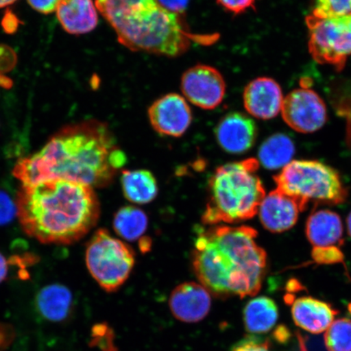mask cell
Wrapping results in <instances>:
<instances>
[{
    "label": "cell",
    "mask_w": 351,
    "mask_h": 351,
    "mask_svg": "<svg viewBox=\"0 0 351 351\" xmlns=\"http://www.w3.org/2000/svg\"><path fill=\"white\" fill-rule=\"evenodd\" d=\"M14 216H16V202L5 192L0 191V226L6 225Z\"/></svg>",
    "instance_id": "cell-27"
},
{
    "label": "cell",
    "mask_w": 351,
    "mask_h": 351,
    "mask_svg": "<svg viewBox=\"0 0 351 351\" xmlns=\"http://www.w3.org/2000/svg\"><path fill=\"white\" fill-rule=\"evenodd\" d=\"M289 335V331L287 328L285 327H279L276 329L275 332L276 339L279 341H287Z\"/></svg>",
    "instance_id": "cell-35"
},
{
    "label": "cell",
    "mask_w": 351,
    "mask_h": 351,
    "mask_svg": "<svg viewBox=\"0 0 351 351\" xmlns=\"http://www.w3.org/2000/svg\"><path fill=\"white\" fill-rule=\"evenodd\" d=\"M313 257L319 263H332L342 261L343 256L339 247L322 248L313 250Z\"/></svg>",
    "instance_id": "cell-30"
},
{
    "label": "cell",
    "mask_w": 351,
    "mask_h": 351,
    "mask_svg": "<svg viewBox=\"0 0 351 351\" xmlns=\"http://www.w3.org/2000/svg\"><path fill=\"white\" fill-rule=\"evenodd\" d=\"M309 51L318 63L344 67L351 55V14L331 19L306 17Z\"/></svg>",
    "instance_id": "cell-8"
},
{
    "label": "cell",
    "mask_w": 351,
    "mask_h": 351,
    "mask_svg": "<svg viewBox=\"0 0 351 351\" xmlns=\"http://www.w3.org/2000/svg\"><path fill=\"white\" fill-rule=\"evenodd\" d=\"M97 10L115 32L121 45L133 51L176 57L193 43H212L215 35L189 32L182 16L165 10L157 0H107Z\"/></svg>",
    "instance_id": "cell-4"
},
{
    "label": "cell",
    "mask_w": 351,
    "mask_h": 351,
    "mask_svg": "<svg viewBox=\"0 0 351 351\" xmlns=\"http://www.w3.org/2000/svg\"><path fill=\"white\" fill-rule=\"evenodd\" d=\"M351 14V0H315L313 15L317 19H331Z\"/></svg>",
    "instance_id": "cell-25"
},
{
    "label": "cell",
    "mask_w": 351,
    "mask_h": 351,
    "mask_svg": "<svg viewBox=\"0 0 351 351\" xmlns=\"http://www.w3.org/2000/svg\"><path fill=\"white\" fill-rule=\"evenodd\" d=\"M276 189L295 199L302 210L310 203H343L348 191L337 171L322 162L293 160L275 176Z\"/></svg>",
    "instance_id": "cell-6"
},
{
    "label": "cell",
    "mask_w": 351,
    "mask_h": 351,
    "mask_svg": "<svg viewBox=\"0 0 351 351\" xmlns=\"http://www.w3.org/2000/svg\"><path fill=\"white\" fill-rule=\"evenodd\" d=\"M291 311L297 326L315 335L326 331L337 313L327 302L311 297L297 298Z\"/></svg>",
    "instance_id": "cell-17"
},
{
    "label": "cell",
    "mask_w": 351,
    "mask_h": 351,
    "mask_svg": "<svg viewBox=\"0 0 351 351\" xmlns=\"http://www.w3.org/2000/svg\"><path fill=\"white\" fill-rule=\"evenodd\" d=\"M324 341L328 351H351V319L341 318L332 322Z\"/></svg>",
    "instance_id": "cell-24"
},
{
    "label": "cell",
    "mask_w": 351,
    "mask_h": 351,
    "mask_svg": "<svg viewBox=\"0 0 351 351\" xmlns=\"http://www.w3.org/2000/svg\"><path fill=\"white\" fill-rule=\"evenodd\" d=\"M298 341H300V349H301V351H307L306 350V348L305 346V344H304V339H302V337H301V335H298Z\"/></svg>",
    "instance_id": "cell-38"
},
{
    "label": "cell",
    "mask_w": 351,
    "mask_h": 351,
    "mask_svg": "<svg viewBox=\"0 0 351 351\" xmlns=\"http://www.w3.org/2000/svg\"><path fill=\"white\" fill-rule=\"evenodd\" d=\"M73 295L60 284L47 285L36 296V306L42 317L52 322H63L71 313Z\"/></svg>",
    "instance_id": "cell-19"
},
{
    "label": "cell",
    "mask_w": 351,
    "mask_h": 351,
    "mask_svg": "<svg viewBox=\"0 0 351 351\" xmlns=\"http://www.w3.org/2000/svg\"><path fill=\"white\" fill-rule=\"evenodd\" d=\"M283 101L280 86L269 77L254 79L244 90V107L250 115L258 119L269 120L278 116Z\"/></svg>",
    "instance_id": "cell-14"
},
{
    "label": "cell",
    "mask_w": 351,
    "mask_h": 351,
    "mask_svg": "<svg viewBox=\"0 0 351 351\" xmlns=\"http://www.w3.org/2000/svg\"><path fill=\"white\" fill-rule=\"evenodd\" d=\"M121 183L125 199L133 204L151 203L158 195L156 179L148 170H123Z\"/></svg>",
    "instance_id": "cell-20"
},
{
    "label": "cell",
    "mask_w": 351,
    "mask_h": 351,
    "mask_svg": "<svg viewBox=\"0 0 351 351\" xmlns=\"http://www.w3.org/2000/svg\"><path fill=\"white\" fill-rule=\"evenodd\" d=\"M216 139L223 151L243 154L253 147L257 138L256 123L240 112L227 114L215 129Z\"/></svg>",
    "instance_id": "cell-13"
},
{
    "label": "cell",
    "mask_w": 351,
    "mask_h": 351,
    "mask_svg": "<svg viewBox=\"0 0 351 351\" xmlns=\"http://www.w3.org/2000/svg\"><path fill=\"white\" fill-rule=\"evenodd\" d=\"M212 306V297L204 285L185 282L178 285L169 297V308L176 319L185 323L203 320Z\"/></svg>",
    "instance_id": "cell-12"
},
{
    "label": "cell",
    "mask_w": 351,
    "mask_h": 351,
    "mask_svg": "<svg viewBox=\"0 0 351 351\" xmlns=\"http://www.w3.org/2000/svg\"><path fill=\"white\" fill-rule=\"evenodd\" d=\"M283 120L293 130L309 134L322 129L327 121V109L324 101L315 91L298 89L284 99Z\"/></svg>",
    "instance_id": "cell-9"
},
{
    "label": "cell",
    "mask_w": 351,
    "mask_h": 351,
    "mask_svg": "<svg viewBox=\"0 0 351 351\" xmlns=\"http://www.w3.org/2000/svg\"><path fill=\"white\" fill-rule=\"evenodd\" d=\"M306 234L314 248L337 247L342 243L343 225L339 214L319 210L307 219Z\"/></svg>",
    "instance_id": "cell-18"
},
{
    "label": "cell",
    "mask_w": 351,
    "mask_h": 351,
    "mask_svg": "<svg viewBox=\"0 0 351 351\" xmlns=\"http://www.w3.org/2000/svg\"><path fill=\"white\" fill-rule=\"evenodd\" d=\"M219 5L234 14H241L253 8L256 0H217Z\"/></svg>",
    "instance_id": "cell-28"
},
{
    "label": "cell",
    "mask_w": 351,
    "mask_h": 351,
    "mask_svg": "<svg viewBox=\"0 0 351 351\" xmlns=\"http://www.w3.org/2000/svg\"><path fill=\"white\" fill-rule=\"evenodd\" d=\"M15 202L22 230L43 244L75 243L100 217L94 188L67 180L21 185Z\"/></svg>",
    "instance_id": "cell-3"
},
{
    "label": "cell",
    "mask_w": 351,
    "mask_h": 351,
    "mask_svg": "<svg viewBox=\"0 0 351 351\" xmlns=\"http://www.w3.org/2000/svg\"><path fill=\"white\" fill-rule=\"evenodd\" d=\"M279 317L278 306L265 296L252 298L243 310L245 329L254 335L269 332Z\"/></svg>",
    "instance_id": "cell-21"
},
{
    "label": "cell",
    "mask_w": 351,
    "mask_h": 351,
    "mask_svg": "<svg viewBox=\"0 0 351 351\" xmlns=\"http://www.w3.org/2000/svg\"><path fill=\"white\" fill-rule=\"evenodd\" d=\"M231 351H271L267 341H262L254 337L245 339L236 344Z\"/></svg>",
    "instance_id": "cell-29"
},
{
    "label": "cell",
    "mask_w": 351,
    "mask_h": 351,
    "mask_svg": "<svg viewBox=\"0 0 351 351\" xmlns=\"http://www.w3.org/2000/svg\"><path fill=\"white\" fill-rule=\"evenodd\" d=\"M34 10L43 14H49L56 10L61 0H27Z\"/></svg>",
    "instance_id": "cell-31"
},
{
    "label": "cell",
    "mask_w": 351,
    "mask_h": 351,
    "mask_svg": "<svg viewBox=\"0 0 351 351\" xmlns=\"http://www.w3.org/2000/svg\"><path fill=\"white\" fill-rule=\"evenodd\" d=\"M8 274V261L7 258L0 252V284L7 279Z\"/></svg>",
    "instance_id": "cell-34"
},
{
    "label": "cell",
    "mask_w": 351,
    "mask_h": 351,
    "mask_svg": "<svg viewBox=\"0 0 351 351\" xmlns=\"http://www.w3.org/2000/svg\"><path fill=\"white\" fill-rule=\"evenodd\" d=\"M17 55L10 46L0 44V75H6L12 71L17 64Z\"/></svg>",
    "instance_id": "cell-26"
},
{
    "label": "cell",
    "mask_w": 351,
    "mask_h": 351,
    "mask_svg": "<svg viewBox=\"0 0 351 351\" xmlns=\"http://www.w3.org/2000/svg\"><path fill=\"white\" fill-rule=\"evenodd\" d=\"M2 27L7 34L15 33L20 25V21L14 13L8 10L3 17Z\"/></svg>",
    "instance_id": "cell-33"
},
{
    "label": "cell",
    "mask_w": 351,
    "mask_h": 351,
    "mask_svg": "<svg viewBox=\"0 0 351 351\" xmlns=\"http://www.w3.org/2000/svg\"><path fill=\"white\" fill-rule=\"evenodd\" d=\"M181 89L186 99L195 106L213 110L223 102L226 83L217 69L197 64L183 73Z\"/></svg>",
    "instance_id": "cell-10"
},
{
    "label": "cell",
    "mask_w": 351,
    "mask_h": 351,
    "mask_svg": "<svg viewBox=\"0 0 351 351\" xmlns=\"http://www.w3.org/2000/svg\"><path fill=\"white\" fill-rule=\"evenodd\" d=\"M148 117L158 134L173 138L181 137L186 133L193 118L185 98L175 93L156 100L148 109Z\"/></svg>",
    "instance_id": "cell-11"
},
{
    "label": "cell",
    "mask_w": 351,
    "mask_h": 351,
    "mask_svg": "<svg viewBox=\"0 0 351 351\" xmlns=\"http://www.w3.org/2000/svg\"><path fill=\"white\" fill-rule=\"evenodd\" d=\"M160 5L176 14L182 16L185 12L190 0H157Z\"/></svg>",
    "instance_id": "cell-32"
},
{
    "label": "cell",
    "mask_w": 351,
    "mask_h": 351,
    "mask_svg": "<svg viewBox=\"0 0 351 351\" xmlns=\"http://www.w3.org/2000/svg\"><path fill=\"white\" fill-rule=\"evenodd\" d=\"M135 257L128 245L104 229L96 231L86 249V265L92 278L104 291H118L134 269Z\"/></svg>",
    "instance_id": "cell-7"
},
{
    "label": "cell",
    "mask_w": 351,
    "mask_h": 351,
    "mask_svg": "<svg viewBox=\"0 0 351 351\" xmlns=\"http://www.w3.org/2000/svg\"><path fill=\"white\" fill-rule=\"evenodd\" d=\"M147 214L134 206H125L117 210L113 219V229L121 239L134 241L147 231Z\"/></svg>",
    "instance_id": "cell-23"
},
{
    "label": "cell",
    "mask_w": 351,
    "mask_h": 351,
    "mask_svg": "<svg viewBox=\"0 0 351 351\" xmlns=\"http://www.w3.org/2000/svg\"><path fill=\"white\" fill-rule=\"evenodd\" d=\"M56 12L60 24L69 34L90 33L99 23L98 10L94 0H61Z\"/></svg>",
    "instance_id": "cell-16"
},
{
    "label": "cell",
    "mask_w": 351,
    "mask_h": 351,
    "mask_svg": "<svg viewBox=\"0 0 351 351\" xmlns=\"http://www.w3.org/2000/svg\"><path fill=\"white\" fill-rule=\"evenodd\" d=\"M12 81L11 79L8 78L6 75H0V86L8 89V88L12 87Z\"/></svg>",
    "instance_id": "cell-36"
},
{
    "label": "cell",
    "mask_w": 351,
    "mask_h": 351,
    "mask_svg": "<svg viewBox=\"0 0 351 351\" xmlns=\"http://www.w3.org/2000/svg\"><path fill=\"white\" fill-rule=\"evenodd\" d=\"M16 1V0H0V8L10 6Z\"/></svg>",
    "instance_id": "cell-37"
},
{
    "label": "cell",
    "mask_w": 351,
    "mask_h": 351,
    "mask_svg": "<svg viewBox=\"0 0 351 351\" xmlns=\"http://www.w3.org/2000/svg\"><path fill=\"white\" fill-rule=\"evenodd\" d=\"M256 159H247L218 167L208 182V200L202 216L206 226L235 223L258 213L265 187L257 171Z\"/></svg>",
    "instance_id": "cell-5"
},
{
    "label": "cell",
    "mask_w": 351,
    "mask_h": 351,
    "mask_svg": "<svg viewBox=\"0 0 351 351\" xmlns=\"http://www.w3.org/2000/svg\"><path fill=\"white\" fill-rule=\"evenodd\" d=\"M249 226H210L197 232L192 267L210 295L219 298L256 295L267 269V254Z\"/></svg>",
    "instance_id": "cell-2"
},
{
    "label": "cell",
    "mask_w": 351,
    "mask_h": 351,
    "mask_svg": "<svg viewBox=\"0 0 351 351\" xmlns=\"http://www.w3.org/2000/svg\"><path fill=\"white\" fill-rule=\"evenodd\" d=\"M126 161L106 123L90 119L57 131L40 151L16 162L13 176L21 185L62 179L104 188Z\"/></svg>",
    "instance_id": "cell-1"
},
{
    "label": "cell",
    "mask_w": 351,
    "mask_h": 351,
    "mask_svg": "<svg viewBox=\"0 0 351 351\" xmlns=\"http://www.w3.org/2000/svg\"><path fill=\"white\" fill-rule=\"evenodd\" d=\"M295 143L289 136L276 134L263 142L258 150V163L269 170L283 169L292 161Z\"/></svg>",
    "instance_id": "cell-22"
},
{
    "label": "cell",
    "mask_w": 351,
    "mask_h": 351,
    "mask_svg": "<svg viewBox=\"0 0 351 351\" xmlns=\"http://www.w3.org/2000/svg\"><path fill=\"white\" fill-rule=\"evenodd\" d=\"M346 225H348V234L351 238V212L349 214L348 219H346Z\"/></svg>",
    "instance_id": "cell-39"
},
{
    "label": "cell",
    "mask_w": 351,
    "mask_h": 351,
    "mask_svg": "<svg viewBox=\"0 0 351 351\" xmlns=\"http://www.w3.org/2000/svg\"><path fill=\"white\" fill-rule=\"evenodd\" d=\"M302 210L295 199L276 189L263 197L258 213L266 230L282 232L295 226Z\"/></svg>",
    "instance_id": "cell-15"
}]
</instances>
